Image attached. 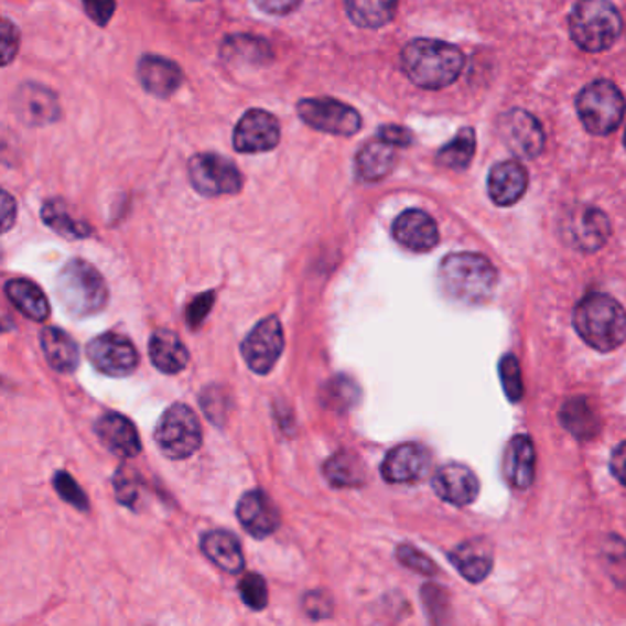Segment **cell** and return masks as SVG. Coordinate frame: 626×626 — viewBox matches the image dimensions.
I'll list each match as a JSON object with an SVG mask.
<instances>
[{
  "label": "cell",
  "mask_w": 626,
  "mask_h": 626,
  "mask_svg": "<svg viewBox=\"0 0 626 626\" xmlns=\"http://www.w3.org/2000/svg\"><path fill=\"white\" fill-rule=\"evenodd\" d=\"M402 71L408 79L427 88L440 90L456 82L465 66V55L454 44L435 39H415L401 54Z\"/></svg>",
  "instance_id": "1"
},
{
  "label": "cell",
  "mask_w": 626,
  "mask_h": 626,
  "mask_svg": "<svg viewBox=\"0 0 626 626\" xmlns=\"http://www.w3.org/2000/svg\"><path fill=\"white\" fill-rule=\"evenodd\" d=\"M579 336L597 352H612L626 341V311L616 298L594 292L573 313Z\"/></svg>",
  "instance_id": "2"
},
{
  "label": "cell",
  "mask_w": 626,
  "mask_h": 626,
  "mask_svg": "<svg viewBox=\"0 0 626 626\" xmlns=\"http://www.w3.org/2000/svg\"><path fill=\"white\" fill-rule=\"evenodd\" d=\"M496 281L495 267L479 253H451L440 265L441 289L456 302H485L495 291Z\"/></svg>",
  "instance_id": "3"
},
{
  "label": "cell",
  "mask_w": 626,
  "mask_h": 626,
  "mask_svg": "<svg viewBox=\"0 0 626 626\" xmlns=\"http://www.w3.org/2000/svg\"><path fill=\"white\" fill-rule=\"evenodd\" d=\"M57 298L68 314L85 319L99 313L107 305L109 292L104 278L93 265L83 259H71L57 278Z\"/></svg>",
  "instance_id": "4"
},
{
  "label": "cell",
  "mask_w": 626,
  "mask_h": 626,
  "mask_svg": "<svg viewBox=\"0 0 626 626\" xmlns=\"http://www.w3.org/2000/svg\"><path fill=\"white\" fill-rule=\"evenodd\" d=\"M570 32L579 48L605 52L622 35V15L611 0H579L570 15Z\"/></svg>",
  "instance_id": "5"
},
{
  "label": "cell",
  "mask_w": 626,
  "mask_h": 626,
  "mask_svg": "<svg viewBox=\"0 0 626 626\" xmlns=\"http://www.w3.org/2000/svg\"><path fill=\"white\" fill-rule=\"evenodd\" d=\"M626 104L622 90L614 83L600 79L590 83L579 94V118L586 131L597 137H606L622 126L625 118Z\"/></svg>",
  "instance_id": "6"
},
{
  "label": "cell",
  "mask_w": 626,
  "mask_h": 626,
  "mask_svg": "<svg viewBox=\"0 0 626 626\" xmlns=\"http://www.w3.org/2000/svg\"><path fill=\"white\" fill-rule=\"evenodd\" d=\"M154 441L165 457L186 460L203 445V429L192 408L173 404L160 418Z\"/></svg>",
  "instance_id": "7"
},
{
  "label": "cell",
  "mask_w": 626,
  "mask_h": 626,
  "mask_svg": "<svg viewBox=\"0 0 626 626\" xmlns=\"http://www.w3.org/2000/svg\"><path fill=\"white\" fill-rule=\"evenodd\" d=\"M187 173L195 192L204 197L236 195L241 192L242 175L230 159L217 153H198L190 159Z\"/></svg>",
  "instance_id": "8"
},
{
  "label": "cell",
  "mask_w": 626,
  "mask_h": 626,
  "mask_svg": "<svg viewBox=\"0 0 626 626\" xmlns=\"http://www.w3.org/2000/svg\"><path fill=\"white\" fill-rule=\"evenodd\" d=\"M561 234L566 245L575 250L595 252L611 237V220L600 208L589 204H578L568 209L562 217Z\"/></svg>",
  "instance_id": "9"
},
{
  "label": "cell",
  "mask_w": 626,
  "mask_h": 626,
  "mask_svg": "<svg viewBox=\"0 0 626 626\" xmlns=\"http://www.w3.org/2000/svg\"><path fill=\"white\" fill-rule=\"evenodd\" d=\"M298 115L316 131L338 137H353L363 127L357 109L333 98L302 99L298 104Z\"/></svg>",
  "instance_id": "10"
},
{
  "label": "cell",
  "mask_w": 626,
  "mask_h": 626,
  "mask_svg": "<svg viewBox=\"0 0 626 626\" xmlns=\"http://www.w3.org/2000/svg\"><path fill=\"white\" fill-rule=\"evenodd\" d=\"M285 346L283 327L278 316L261 320L242 342L241 353L253 374L269 375L280 360Z\"/></svg>",
  "instance_id": "11"
},
{
  "label": "cell",
  "mask_w": 626,
  "mask_h": 626,
  "mask_svg": "<svg viewBox=\"0 0 626 626\" xmlns=\"http://www.w3.org/2000/svg\"><path fill=\"white\" fill-rule=\"evenodd\" d=\"M87 357L94 368L109 377H127L138 368L140 355L127 336L105 333L96 336L87 347Z\"/></svg>",
  "instance_id": "12"
},
{
  "label": "cell",
  "mask_w": 626,
  "mask_h": 626,
  "mask_svg": "<svg viewBox=\"0 0 626 626\" xmlns=\"http://www.w3.org/2000/svg\"><path fill=\"white\" fill-rule=\"evenodd\" d=\"M501 142L518 159H537L544 149V131L540 121L528 110L512 109L498 123Z\"/></svg>",
  "instance_id": "13"
},
{
  "label": "cell",
  "mask_w": 626,
  "mask_h": 626,
  "mask_svg": "<svg viewBox=\"0 0 626 626\" xmlns=\"http://www.w3.org/2000/svg\"><path fill=\"white\" fill-rule=\"evenodd\" d=\"M280 140V121L263 109L248 110L234 129V148L239 153H267L272 151Z\"/></svg>",
  "instance_id": "14"
},
{
  "label": "cell",
  "mask_w": 626,
  "mask_h": 626,
  "mask_svg": "<svg viewBox=\"0 0 626 626\" xmlns=\"http://www.w3.org/2000/svg\"><path fill=\"white\" fill-rule=\"evenodd\" d=\"M432 489L446 504L465 507L478 498L479 482L467 465L446 463L435 471Z\"/></svg>",
  "instance_id": "15"
},
{
  "label": "cell",
  "mask_w": 626,
  "mask_h": 626,
  "mask_svg": "<svg viewBox=\"0 0 626 626\" xmlns=\"http://www.w3.org/2000/svg\"><path fill=\"white\" fill-rule=\"evenodd\" d=\"M430 471V454L415 443L399 445L388 452L380 465V474L388 484H415Z\"/></svg>",
  "instance_id": "16"
},
{
  "label": "cell",
  "mask_w": 626,
  "mask_h": 626,
  "mask_svg": "<svg viewBox=\"0 0 626 626\" xmlns=\"http://www.w3.org/2000/svg\"><path fill=\"white\" fill-rule=\"evenodd\" d=\"M237 518L253 539H267L280 528V511L263 490H250L237 504Z\"/></svg>",
  "instance_id": "17"
},
{
  "label": "cell",
  "mask_w": 626,
  "mask_h": 626,
  "mask_svg": "<svg viewBox=\"0 0 626 626\" xmlns=\"http://www.w3.org/2000/svg\"><path fill=\"white\" fill-rule=\"evenodd\" d=\"M13 110L28 126H46L60 118V104L50 88L24 83L13 96Z\"/></svg>",
  "instance_id": "18"
},
{
  "label": "cell",
  "mask_w": 626,
  "mask_h": 626,
  "mask_svg": "<svg viewBox=\"0 0 626 626\" xmlns=\"http://www.w3.org/2000/svg\"><path fill=\"white\" fill-rule=\"evenodd\" d=\"M393 237L412 252H429L440 242L435 220L423 209H407L393 223Z\"/></svg>",
  "instance_id": "19"
},
{
  "label": "cell",
  "mask_w": 626,
  "mask_h": 626,
  "mask_svg": "<svg viewBox=\"0 0 626 626\" xmlns=\"http://www.w3.org/2000/svg\"><path fill=\"white\" fill-rule=\"evenodd\" d=\"M96 435L99 443L115 456L131 460L142 451L140 435H138L134 424L121 413L109 412L101 415L96 421Z\"/></svg>",
  "instance_id": "20"
},
{
  "label": "cell",
  "mask_w": 626,
  "mask_h": 626,
  "mask_svg": "<svg viewBox=\"0 0 626 626\" xmlns=\"http://www.w3.org/2000/svg\"><path fill=\"white\" fill-rule=\"evenodd\" d=\"M142 87L156 98H170L182 85L181 66L160 55H143L138 63Z\"/></svg>",
  "instance_id": "21"
},
{
  "label": "cell",
  "mask_w": 626,
  "mask_h": 626,
  "mask_svg": "<svg viewBox=\"0 0 626 626\" xmlns=\"http://www.w3.org/2000/svg\"><path fill=\"white\" fill-rule=\"evenodd\" d=\"M489 195L498 206H512L528 190V171L518 162H500L489 173Z\"/></svg>",
  "instance_id": "22"
},
{
  "label": "cell",
  "mask_w": 626,
  "mask_h": 626,
  "mask_svg": "<svg viewBox=\"0 0 626 626\" xmlns=\"http://www.w3.org/2000/svg\"><path fill=\"white\" fill-rule=\"evenodd\" d=\"M504 473L515 489H528L535 479V445L529 435H515L506 449Z\"/></svg>",
  "instance_id": "23"
},
{
  "label": "cell",
  "mask_w": 626,
  "mask_h": 626,
  "mask_svg": "<svg viewBox=\"0 0 626 626\" xmlns=\"http://www.w3.org/2000/svg\"><path fill=\"white\" fill-rule=\"evenodd\" d=\"M493 550L484 539L467 540L451 553L452 564L471 583H482L493 570Z\"/></svg>",
  "instance_id": "24"
},
{
  "label": "cell",
  "mask_w": 626,
  "mask_h": 626,
  "mask_svg": "<svg viewBox=\"0 0 626 626\" xmlns=\"http://www.w3.org/2000/svg\"><path fill=\"white\" fill-rule=\"evenodd\" d=\"M149 357L154 368L162 374L176 375L186 368L190 363V353H187L184 342L173 333V331H156L151 341H149Z\"/></svg>",
  "instance_id": "25"
},
{
  "label": "cell",
  "mask_w": 626,
  "mask_h": 626,
  "mask_svg": "<svg viewBox=\"0 0 626 626\" xmlns=\"http://www.w3.org/2000/svg\"><path fill=\"white\" fill-rule=\"evenodd\" d=\"M204 555L214 562L215 566L220 568L223 572L241 573L245 568V557H242L241 544L234 535L228 531H209L204 535L201 540Z\"/></svg>",
  "instance_id": "26"
},
{
  "label": "cell",
  "mask_w": 626,
  "mask_h": 626,
  "mask_svg": "<svg viewBox=\"0 0 626 626\" xmlns=\"http://www.w3.org/2000/svg\"><path fill=\"white\" fill-rule=\"evenodd\" d=\"M396 164V145L382 138L368 142L357 154V176L364 182L382 181Z\"/></svg>",
  "instance_id": "27"
},
{
  "label": "cell",
  "mask_w": 626,
  "mask_h": 626,
  "mask_svg": "<svg viewBox=\"0 0 626 626\" xmlns=\"http://www.w3.org/2000/svg\"><path fill=\"white\" fill-rule=\"evenodd\" d=\"M41 347L50 366L60 374H72L79 364V349L76 342L57 327L41 331Z\"/></svg>",
  "instance_id": "28"
},
{
  "label": "cell",
  "mask_w": 626,
  "mask_h": 626,
  "mask_svg": "<svg viewBox=\"0 0 626 626\" xmlns=\"http://www.w3.org/2000/svg\"><path fill=\"white\" fill-rule=\"evenodd\" d=\"M220 55L236 65L265 66L274 60L270 44L253 35H231L220 46Z\"/></svg>",
  "instance_id": "29"
},
{
  "label": "cell",
  "mask_w": 626,
  "mask_h": 626,
  "mask_svg": "<svg viewBox=\"0 0 626 626\" xmlns=\"http://www.w3.org/2000/svg\"><path fill=\"white\" fill-rule=\"evenodd\" d=\"M6 296L19 313L33 322H44L50 316L48 300L33 281L10 280L6 283Z\"/></svg>",
  "instance_id": "30"
},
{
  "label": "cell",
  "mask_w": 626,
  "mask_h": 626,
  "mask_svg": "<svg viewBox=\"0 0 626 626\" xmlns=\"http://www.w3.org/2000/svg\"><path fill=\"white\" fill-rule=\"evenodd\" d=\"M561 423L578 440H594L600 434V415L584 397H573L561 408Z\"/></svg>",
  "instance_id": "31"
},
{
  "label": "cell",
  "mask_w": 626,
  "mask_h": 626,
  "mask_svg": "<svg viewBox=\"0 0 626 626\" xmlns=\"http://www.w3.org/2000/svg\"><path fill=\"white\" fill-rule=\"evenodd\" d=\"M399 0H346V11L352 22L360 28H382L393 21Z\"/></svg>",
  "instance_id": "32"
},
{
  "label": "cell",
  "mask_w": 626,
  "mask_h": 626,
  "mask_svg": "<svg viewBox=\"0 0 626 626\" xmlns=\"http://www.w3.org/2000/svg\"><path fill=\"white\" fill-rule=\"evenodd\" d=\"M324 474L333 487H358L366 482L363 460L353 452H338L324 465Z\"/></svg>",
  "instance_id": "33"
},
{
  "label": "cell",
  "mask_w": 626,
  "mask_h": 626,
  "mask_svg": "<svg viewBox=\"0 0 626 626\" xmlns=\"http://www.w3.org/2000/svg\"><path fill=\"white\" fill-rule=\"evenodd\" d=\"M41 215L52 230L57 231L66 239H83V237L93 234L90 226L85 225L82 220L72 219L68 209H66V204L61 198H54V201L44 204Z\"/></svg>",
  "instance_id": "34"
},
{
  "label": "cell",
  "mask_w": 626,
  "mask_h": 626,
  "mask_svg": "<svg viewBox=\"0 0 626 626\" xmlns=\"http://www.w3.org/2000/svg\"><path fill=\"white\" fill-rule=\"evenodd\" d=\"M476 153V134L471 127L457 132L451 143H446L438 153V162L449 170H465L473 162Z\"/></svg>",
  "instance_id": "35"
},
{
  "label": "cell",
  "mask_w": 626,
  "mask_h": 626,
  "mask_svg": "<svg viewBox=\"0 0 626 626\" xmlns=\"http://www.w3.org/2000/svg\"><path fill=\"white\" fill-rule=\"evenodd\" d=\"M358 401H360V388L355 380L347 379L346 375L331 379L322 390L324 407L335 412H346Z\"/></svg>",
  "instance_id": "36"
},
{
  "label": "cell",
  "mask_w": 626,
  "mask_h": 626,
  "mask_svg": "<svg viewBox=\"0 0 626 626\" xmlns=\"http://www.w3.org/2000/svg\"><path fill=\"white\" fill-rule=\"evenodd\" d=\"M239 594L245 605L250 606L252 611H263L269 605V590L265 579L258 573H248L239 583Z\"/></svg>",
  "instance_id": "37"
},
{
  "label": "cell",
  "mask_w": 626,
  "mask_h": 626,
  "mask_svg": "<svg viewBox=\"0 0 626 626\" xmlns=\"http://www.w3.org/2000/svg\"><path fill=\"white\" fill-rule=\"evenodd\" d=\"M500 379L506 396L512 402H518L524 396L522 371L515 355H506L500 363Z\"/></svg>",
  "instance_id": "38"
},
{
  "label": "cell",
  "mask_w": 626,
  "mask_h": 626,
  "mask_svg": "<svg viewBox=\"0 0 626 626\" xmlns=\"http://www.w3.org/2000/svg\"><path fill=\"white\" fill-rule=\"evenodd\" d=\"M606 566L611 578L619 584L622 589H626V544L617 537H611L606 540L605 550Z\"/></svg>",
  "instance_id": "39"
},
{
  "label": "cell",
  "mask_w": 626,
  "mask_h": 626,
  "mask_svg": "<svg viewBox=\"0 0 626 626\" xmlns=\"http://www.w3.org/2000/svg\"><path fill=\"white\" fill-rule=\"evenodd\" d=\"M54 487L57 490V495L63 500L68 501L71 506L76 507L79 511H88L87 496H85L82 487L76 484V479L72 478L71 474L63 473V471L55 473Z\"/></svg>",
  "instance_id": "40"
},
{
  "label": "cell",
  "mask_w": 626,
  "mask_h": 626,
  "mask_svg": "<svg viewBox=\"0 0 626 626\" xmlns=\"http://www.w3.org/2000/svg\"><path fill=\"white\" fill-rule=\"evenodd\" d=\"M115 489L116 498L120 504L131 507V509L137 507L138 500H140V478L137 474L127 471V468H121L120 473H116Z\"/></svg>",
  "instance_id": "41"
},
{
  "label": "cell",
  "mask_w": 626,
  "mask_h": 626,
  "mask_svg": "<svg viewBox=\"0 0 626 626\" xmlns=\"http://www.w3.org/2000/svg\"><path fill=\"white\" fill-rule=\"evenodd\" d=\"M397 559L404 566L410 568L413 572L423 573V575H434L438 572L434 562L430 561L429 557L423 555L421 551L415 550L412 546H401L397 550Z\"/></svg>",
  "instance_id": "42"
},
{
  "label": "cell",
  "mask_w": 626,
  "mask_h": 626,
  "mask_svg": "<svg viewBox=\"0 0 626 626\" xmlns=\"http://www.w3.org/2000/svg\"><path fill=\"white\" fill-rule=\"evenodd\" d=\"M201 404H203L204 413L212 419V423L219 424L226 418L228 402H226V396L219 388L204 390L203 397H201Z\"/></svg>",
  "instance_id": "43"
},
{
  "label": "cell",
  "mask_w": 626,
  "mask_h": 626,
  "mask_svg": "<svg viewBox=\"0 0 626 626\" xmlns=\"http://www.w3.org/2000/svg\"><path fill=\"white\" fill-rule=\"evenodd\" d=\"M83 10L98 26H105L116 10L115 0H82Z\"/></svg>",
  "instance_id": "44"
},
{
  "label": "cell",
  "mask_w": 626,
  "mask_h": 626,
  "mask_svg": "<svg viewBox=\"0 0 626 626\" xmlns=\"http://www.w3.org/2000/svg\"><path fill=\"white\" fill-rule=\"evenodd\" d=\"M214 292H206V294H201V296L195 298L190 307H187L186 319L187 325L197 330L198 325L203 324L204 319L208 316L209 309L214 305Z\"/></svg>",
  "instance_id": "45"
},
{
  "label": "cell",
  "mask_w": 626,
  "mask_h": 626,
  "mask_svg": "<svg viewBox=\"0 0 626 626\" xmlns=\"http://www.w3.org/2000/svg\"><path fill=\"white\" fill-rule=\"evenodd\" d=\"M303 606H305L307 616L313 617V619L330 617L331 611H333V603H331L330 597L324 592H311V594L305 595Z\"/></svg>",
  "instance_id": "46"
},
{
  "label": "cell",
  "mask_w": 626,
  "mask_h": 626,
  "mask_svg": "<svg viewBox=\"0 0 626 626\" xmlns=\"http://www.w3.org/2000/svg\"><path fill=\"white\" fill-rule=\"evenodd\" d=\"M2 63L10 65L19 52V30L8 19L2 21Z\"/></svg>",
  "instance_id": "47"
},
{
  "label": "cell",
  "mask_w": 626,
  "mask_h": 626,
  "mask_svg": "<svg viewBox=\"0 0 626 626\" xmlns=\"http://www.w3.org/2000/svg\"><path fill=\"white\" fill-rule=\"evenodd\" d=\"M379 138L385 142L396 145V148H407L412 143V132L401 126H385L379 129Z\"/></svg>",
  "instance_id": "48"
},
{
  "label": "cell",
  "mask_w": 626,
  "mask_h": 626,
  "mask_svg": "<svg viewBox=\"0 0 626 626\" xmlns=\"http://www.w3.org/2000/svg\"><path fill=\"white\" fill-rule=\"evenodd\" d=\"M256 4L270 15H289L302 4V0H256Z\"/></svg>",
  "instance_id": "49"
},
{
  "label": "cell",
  "mask_w": 626,
  "mask_h": 626,
  "mask_svg": "<svg viewBox=\"0 0 626 626\" xmlns=\"http://www.w3.org/2000/svg\"><path fill=\"white\" fill-rule=\"evenodd\" d=\"M612 474L616 476L623 485H626V441L616 446L611 457Z\"/></svg>",
  "instance_id": "50"
},
{
  "label": "cell",
  "mask_w": 626,
  "mask_h": 626,
  "mask_svg": "<svg viewBox=\"0 0 626 626\" xmlns=\"http://www.w3.org/2000/svg\"><path fill=\"white\" fill-rule=\"evenodd\" d=\"M17 206L10 193H2V230L8 231L15 223Z\"/></svg>",
  "instance_id": "51"
},
{
  "label": "cell",
  "mask_w": 626,
  "mask_h": 626,
  "mask_svg": "<svg viewBox=\"0 0 626 626\" xmlns=\"http://www.w3.org/2000/svg\"><path fill=\"white\" fill-rule=\"evenodd\" d=\"M623 142H625V148H626V132H625V140H623Z\"/></svg>",
  "instance_id": "52"
}]
</instances>
